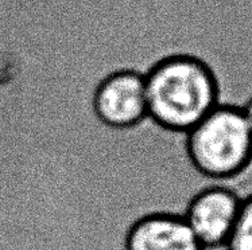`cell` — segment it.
<instances>
[{
	"label": "cell",
	"instance_id": "3957f363",
	"mask_svg": "<svg viewBox=\"0 0 252 250\" xmlns=\"http://www.w3.org/2000/svg\"><path fill=\"white\" fill-rule=\"evenodd\" d=\"M243 196L226 183L209 182L191 195L184 218L206 250L222 249L231 234Z\"/></svg>",
	"mask_w": 252,
	"mask_h": 250
},
{
	"label": "cell",
	"instance_id": "8992f818",
	"mask_svg": "<svg viewBox=\"0 0 252 250\" xmlns=\"http://www.w3.org/2000/svg\"><path fill=\"white\" fill-rule=\"evenodd\" d=\"M224 250H252V194L242 199L240 210Z\"/></svg>",
	"mask_w": 252,
	"mask_h": 250
},
{
	"label": "cell",
	"instance_id": "5b68a950",
	"mask_svg": "<svg viewBox=\"0 0 252 250\" xmlns=\"http://www.w3.org/2000/svg\"><path fill=\"white\" fill-rule=\"evenodd\" d=\"M127 250H206L184 215L153 214L138 221L127 238Z\"/></svg>",
	"mask_w": 252,
	"mask_h": 250
},
{
	"label": "cell",
	"instance_id": "7a4b0ae2",
	"mask_svg": "<svg viewBox=\"0 0 252 250\" xmlns=\"http://www.w3.org/2000/svg\"><path fill=\"white\" fill-rule=\"evenodd\" d=\"M191 168L205 182L226 183L252 163V135L240 105L222 104L185 133Z\"/></svg>",
	"mask_w": 252,
	"mask_h": 250
},
{
	"label": "cell",
	"instance_id": "6da1fadb",
	"mask_svg": "<svg viewBox=\"0 0 252 250\" xmlns=\"http://www.w3.org/2000/svg\"><path fill=\"white\" fill-rule=\"evenodd\" d=\"M147 116L169 131L186 133L220 104L215 70L196 54H178L146 76Z\"/></svg>",
	"mask_w": 252,
	"mask_h": 250
},
{
	"label": "cell",
	"instance_id": "277c9868",
	"mask_svg": "<svg viewBox=\"0 0 252 250\" xmlns=\"http://www.w3.org/2000/svg\"><path fill=\"white\" fill-rule=\"evenodd\" d=\"M94 111L109 127L126 128L147 117L146 77L120 72L101 82L94 96Z\"/></svg>",
	"mask_w": 252,
	"mask_h": 250
},
{
	"label": "cell",
	"instance_id": "52a82bcc",
	"mask_svg": "<svg viewBox=\"0 0 252 250\" xmlns=\"http://www.w3.org/2000/svg\"><path fill=\"white\" fill-rule=\"evenodd\" d=\"M242 107L243 114H244V118H246V121H247V125L250 128V131H251L252 135V96L248 98L247 101L244 102Z\"/></svg>",
	"mask_w": 252,
	"mask_h": 250
}]
</instances>
